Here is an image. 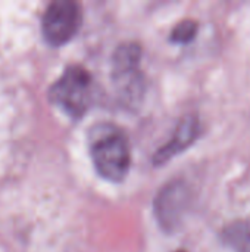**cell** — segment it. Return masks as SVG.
<instances>
[{"label": "cell", "instance_id": "6da1fadb", "mask_svg": "<svg viewBox=\"0 0 250 252\" xmlns=\"http://www.w3.org/2000/svg\"><path fill=\"white\" fill-rule=\"evenodd\" d=\"M91 157L100 176L108 180H122L130 168V148L125 136L111 126L94 128L91 137Z\"/></svg>", "mask_w": 250, "mask_h": 252}, {"label": "cell", "instance_id": "7a4b0ae2", "mask_svg": "<svg viewBox=\"0 0 250 252\" xmlns=\"http://www.w3.org/2000/svg\"><path fill=\"white\" fill-rule=\"evenodd\" d=\"M81 25V9L72 0H56L44 12L43 34L46 40L59 46L69 41Z\"/></svg>", "mask_w": 250, "mask_h": 252}, {"label": "cell", "instance_id": "3957f363", "mask_svg": "<svg viewBox=\"0 0 250 252\" xmlns=\"http://www.w3.org/2000/svg\"><path fill=\"white\" fill-rule=\"evenodd\" d=\"M90 75L80 66L68 68L52 89V97L69 114L78 117L85 111L88 100Z\"/></svg>", "mask_w": 250, "mask_h": 252}, {"label": "cell", "instance_id": "277c9868", "mask_svg": "<svg viewBox=\"0 0 250 252\" xmlns=\"http://www.w3.org/2000/svg\"><path fill=\"white\" fill-rule=\"evenodd\" d=\"M189 204V188L183 182H172L159 193L155 208L161 224L172 230L175 229Z\"/></svg>", "mask_w": 250, "mask_h": 252}, {"label": "cell", "instance_id": "5b68a950", "mask_svg": "<svg viewBox=\"0 0 250 252\" xmlns=\"http://www.w3.org/2000/svg\"><path fill=\"white\" fill-rule=\"evenodd\" d=\"M141 50L137 44H124L118 47L113 56V75L119 90L133 99L141 89L139 83V62Z\"/></svg>", "mask_w": 250, "mask_h": 252}, {"label": "cell", "instance_id": "8992f818", "mask_svg": "<svg viewBox=\"0 0 250 252\" xmlns=\"http://www.w3.org/2000/svg\"><path fill=\"white\" fill-rule=\"evenodd\" d=\"M199 133H200V124L196 117L192 115V117L183 118L181 123L178 124L172 139L155 154L153 161L156 164H164V162L169 161L172 157H175L181 151L187 149L197 139Z\"/></svg>", "mask_w": 250, "mask_h": 252}, {"label": "cell", "instance_id": "52a82bcc", "mask_svg": "<svg viewBox=\"0 0 250 252\" xmlns=\"http://www.w3.org/2000/svg\"><path fill=\"white\" fill-rule=\"evenodd\" d=\"M225 241L239 252H250V221L231 224L225 233Z\"/></svg>", "mask_w": 250, "mask_h": 252}, {"label": "cell", "instance_id": "ba28073f", "mask_svg": "<svg viewBox=\"0 0 250 252\" xmlns=\"http://www.w3.org/2000/svg\"><path fill=\"white\" fill-rule=\"evenodd\" d=\"M197 32V22L194 21H181L171 32V40L175 43H189L194 38Z\"/></svg>", "mask_w": 250, "mask_h": 252}, {"label": "cell", "instance_id": "9c48e42d", "mask_svg": "<svg viewBox=\"0 0 250 252\" xmlns=\"http://www.w3.org/2000/svg\"><path fill=\"white\" fill-rule=\"evenodd\" d=\"M178 252H184V251H178Z\"/></svg>", "mask_w": 250, "mask_h": 252}]
</instances>
